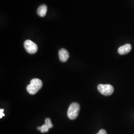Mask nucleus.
<instances>
[{"instance_id":"nucleus-1","label":"nucleus","mask_w":134,"mask_h":134,"mask_svg":"<svg viewBox=\"0 0 134 134\" xmlns=\"http://www.w3.org/2000/svg\"><path fill=\"white\" fill-rule=\"evenodd\" d=\"M42 81L40 79H34L30 81V84L27 86L26 90L29 94L34 95L42 88Z\"/></svg>"},{"instance_id":"nucleus-2","label":"nucleus","mask_w":134,"mask_h":134,"mask_svg":"<svg viewBox=\"0 0 134 134\" xmlns=\"http://www.w3.org/2000/svg\"><path fill=\"white\" fill-rule=\"evenodd\" d=\"M80 109V106L77 102L72 103L68 108L67 115L68 118L71 120L75 119L79 115Z\"/></svg>"},{"instance_id":"nucleus-3","label":"nucleus","mask_w":134,"mask_h":134,"mask_svg":"<svg viewBox=\"0 0 134 134\" xmlns=\"http://www.w3.org/2000/svg\"><path fill=\"white\" fill-rule=\"evenodd\" d=\"M97 89L103 96H111L114 92V87L110 85L100 84L97 86Z\"/></svg>"},{"instance_id":"nucleus-4","label":"nucleus","mask_w":134,"mask_h":134,"mask_svg":"<svg viewBox=\"0 0 134 134\" xmlns=\"http://www.w3.org/2000/svg\"><path fill=\"white\" fill-rule=\"evenodd\" d=\"M24 47L25 50L31 54L36 53L38 50L37 45L30 40H27L24 42Z\"/></svg>"},{"instance_id":"nucleus-5","label":"nucleus","mask_w":134,"mask_h":134,"mask_svg":"<svg viewBox=\"0 0 134 134\" xmlns=\"http://www.w3.org/2000/svg\"><path fill=\"white\" fill-rule=\"evenodd\" d=\"M69 53L67 50L61 49L59 51V57L60 60L62 62H66L69 58Z\"/></svg>"},{"instance_id":"nucleus-6","label":"nucleus","mask_w":134,"mask_h":134,"mask_svg":"<svg viewBox=\"0 0 134 134\" xmlns=\"http://www.w3.org/2000/svg\"><path fill=\"white\" fill-rule=\"evenodd\" d=\"M131 49H132L131 45L130 44H126L119 48L118 50V52L120 55H125L129 53Z\"/></svg>"},{"instance_id":"nucleus-7","label":"nucleus","mask_w":134,"mask_h":134,"mask_svg":"<svg viewBox=\"0 0 134 134\" xmlns=\"http://www.w3.org/2000/svg\"><path fill=\"white\" fill-rule=\"evenodd\" d=\"M47 12V7L45 5H41L37 10V13L41 17H44L46 15Z\"/></svg>"},{"instance_id":"nucleus-8","label":"nucleus","mask_w":134,"mask_h":134,"mask_svg":"<svg viewBox=\"0 0 134 134\" xmlns=\"http://www.w3.org/2000/svg\"><path fill=\"white\" fill-rule=\"evenodd\" d=\"M49 129H50V128L48 127V126L46 124H44L43 125H42V126H41V127H37V130H40V131H41V132L42 133L47 132L48 131H49Z\"/></svg>"},{"instance_id":"nucleus-9","label":"nucleus","mask_w":134,"mask_h":134,"mask_svg":"<svg viewBox=\"0 0 134 134\" xmlns=\"http://www.w3.org/2000/svg\"><path fill=\"white\" fill-rule=\"evenodd\" d=\"M45 124L47 125L48 126V127L50 129V128H52L53 127V124L51 122V119L50 118H46L45 120Z\"/></svg>"},{"instance_id":"nucleus-10","label":"nucleus","mask_w":134,"mask_h":134,"mask_svg":"<svg viewBox=\"0 0 134 134\" xmlns=\"http://www.w3.org/2000/svg\"><path fill=\"white\" fill-rule=\"evenodd\" d=\"M4 109H0V118H2L3 116H5V114L4 113Z\"/></svg>"},{"instance_id":"nucleus-11","label":"nucleus","mask_w":134,"mask_h":134,"mask_svg":"<svg viewBox=\"0 0 134 134\" xmlns=\"http://www.w3.org/2000/svg\"><path fill=\"white\" fill-rule=\"evenodd\" d=\"M97 134H107V132L105 130L101 129Z\"/></svg>"}]
</instances>
